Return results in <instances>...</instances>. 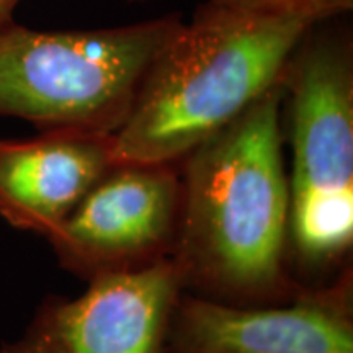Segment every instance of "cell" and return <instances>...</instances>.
Listing matches in <instances>:
<instances>
[{
	"instance_id": "obj_8",
	"label": "cell",
	"mask_w": 353,
	"mask_h": 353,
	"mask_svg": "<svg viewBox=\"0 0 353 353\" xmlns=\"http://www.w3.org/2000/svg\"><path fill=\"white\" fill-rule=\"evenodd\" d=\"M114 162L108 132L48 130L0 139V218L50 239Z\"/></svg>"
},
{
	"instance_id": "obj_5",
	"label": "cell",
	"mask_w": 353,
	"mask_h": 353,
	"mask_svg": "<svg viewBox=\"0 0 353 353\" xmlns=\"http://www.w3.org/2000/svg\"><path fill=\"white\" fill-rule=\"evenodd\" d=\"M179 164L114 162L50 237L61 267L90 281L169 260L179 231Z\"/></svg>"
},
{
	"instance_id": "obj_2",
	"label": "cell",
	"mask_w": 353,
	"mask_h": 353,
	"mask_svg": "<svg viewBox=\"0 0 353 353\" xmlns=\"http://www.w3.org/2000/svg\"><path fill=\"white\" fill-rule=\"evenodd\" d=\"M312 25L206 0L149 64L130 114L113 134L114 161L179 164L281 85Z\"/></svg>"
},
{
	"instance_id": "obj_4",
	"label": "cell",
	"mask_w": 353,
	"mask_h": 353,
	"mask_svg": "<svg viewBox=\"0 0 353 353\" xmlns=\"http://www.w3.org/2000/svg\"><path fill=\"white\" fill-rule=\"evenodd\" d=\"M183 23L167 15L95 30L0 28V117L39 131L114 134L157 51Z\"/></svg>"
},
{
	"instance_id": "obj_7",
	"label": "cell",
	"mask_w": 353,
	"mask_h": 353,
	"mask_svg": "<svg viewBox=\"0 0 353 353\" xmlns=\"http://www.w3.org/2000/svg\"><path fill=\"white\" fill-rule=\"evenodd\" d=\"M183 285L169 260L88 281L76 299L50 298L0 353H164Z\"/></svg>"
},
{
	"instance_id": "obj_10",
	"label": "cell",
	"mask_w": 353,
	"mask_h": 353,
	"mask_svg": "<svg viewBox=\"0 0 353 353\" xmlns=\"http://www.w3.org/2000/svg\"><path fill=\"white\" fill-rule=\"evenodd\" d=\"M20 2L21 0H0V28L15 21L13 20V12Z\"/></svg>"
},
{
	"instance_id": "obj_6",
	"label": "cell",
	"mask_w": 353,
	"mask_h": 353,
	"mask_svg": "<svg viewBox=\"0 0 353 353\" xmlns=\"http://www.w3.org/2000/svg\"><path fill=\"white\" fill-rule=\"evenodd\" d=\"M164 353H353L352 265L278 304L239 306L183 291Z\"/></svg>"
},
{
	"instance_id": "obj_1",
	"label": "cell",
	"mask_w": 353,
	"mask_h": 353,
	"mask_svg": "<svg viewBox=\"0 0 353 353\" xmlns=\"http://www.w3.org/2000/svg\"><path fill=\"white\" fill-rule=\"evenodd\" d=\"M281 108L278 85L179 162L182 203L170 262L185 293L260 306L290 301L304 286L291 272Z\"/></svg>"
},
{
	"instance_id": "obj_3",
	"label": "cell",
	"mask_w": 353,
	"mask_h": 353,
	"mask_svg": "<svg viewBox=\"0 0 353 353\" xmlns=\"http://www.w3.org/2000/svg\"><path fill=\"white\" fill-rule=\"evenodd\" d=\"M291 144L290 257L303 285L337 275L353 245V43L312 25L281 81Z\"/></svg>"
},
{
	"instance_id": "obj_9",
	"label": "cell",
	"mask_w": 353,
	"mask_h": 353,
	"mask_svg": "<svg viewBox=\"0 0 353 353\" xmlns=\"http://www.w3.org/2000/svg\"><path fill=\"white\" fill-rule=\"evenodd\" d=\"M145 2V0H130ZM247 10L272 13V15L298 17L311 23L329 21L353 10V0H216Z\"/></svg>"
}]
</instances>
